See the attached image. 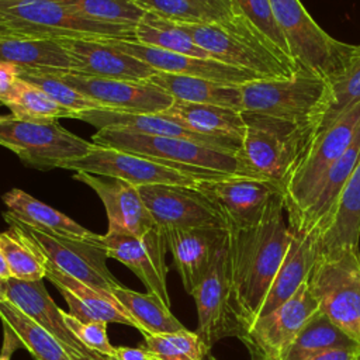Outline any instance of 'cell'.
Listing matches in <instances>:
<instances>
[{"mask_svg":"<svg viewBox=\"0 0 360 360\" xmlns=\"http://www.w3.org/2000/svg\"><path fill=\"white\" fill-rule=\"evenodd\" d=\"M160 114L187 129L214 138L242 142L246 132L242 111L229 107L174 100L172 105Z\"/></svg>","mask_w":360,"mask_h":360,"instance_id":"cell-27","label":"cell"},{"mask_svg":"<svg viewBox=\"0 0 360 360\" xmlns=\"http://www.w3.org/2000/svg\"><path fill=\"white\" fill-rule=\"evenodd\" d=\"M318 256L319 243L316 238L292 233L285 257L260 304L256 318L271 312L290 300L308 280Z\"/></svg>","mask_w":360,"mask_h":360,"instance_id":"cell-26","label":"cell"},{"mask_svg":"<svg viewBox=\"0 0 360 360\" xmlns=\"http://www.w3.org/2000/svg\"><path fill=\"white\" fill-rule=\"evenodd\" d=\"M356 360H360V352H359V354H357V359Z\"/></svg>","mask_w":360,"mask_h":360,"instance_id":"cell-54","label":"cell"},{"mask_svg":"<svg viewBox=\"0 0 360 360\" xmlns=\"http://www.w3.org/2000/svg\"><path fill=\"white\" fill-rule=\"evenodd\" d=\"M163 235L183 287L191 295L217 260L219 252L228 245L229 229L222 226L165 229Z\"/></svg>","mask_w":360,"mask_h":360,"instance_id":"cell-19","label":"cell"},{"mask_svg":"<svg viewBox=\"0 0 360 360\" xmlns=\"http://www.w3.org/2000/svg\"><path fill=\"white\" fill-rule=\"evenodd\" d=\"M46 278L60 291L65 298L69 314L82 322H115L138 329L134 319L115 300L114 295L101 292L90 285L73 278L72 276L46 263Z\"/></svg>","mask_w":360,"mask_h":360,"instance_id":"cell-25","label":"cell"},{"mask_svg":"<svg viewBox=\"0 0 360 360\" xmlns=\"http://www.w3.org/2000/svg\"><path fill=\"white\" fill-rule=\"evenodd\" d=\"M360 352V347H339L329 352H325L322 354H318L308 360H356L357 354Z\"/></svg>","mask_w":360,"mask_h":360,"instance_id":"cell-45","label":"cell"},{"mask_svg":"<svg viewBox=\"0 0 360 360\" xmlns=\"http://www.w3.org/2000/svg\"><path fill=\"white\" fill-rule=\"evenodd\" d=\"M0 319L35 360H72L62 343L7 300H0Z\"/></svg>","mask_w":360,"mask_h":360,"instance_id":"cell-34","label":"cell"},{"mask_svg":"<svg viewBox=\"0 0 360 360\" xmlns=\"http://www.w3.org/2000/svg\"><path fill=\"white\" fill-rule=\"evenodd\" d=\"M0 62L21 70H73V59L58 39H0Z\"/></svg>","mask_w":360,"mask_h":360,"instance_id":"cell-29","label":"cell"},{"mask_svg":"<svg viewBox=\"0 0 360 360\" xmlns=\"http://www.w3.org/2000/svg\"><path fill=\"white\" fill-rule=\"evenodd\" d=\"M91 142L98 146L159 159L180 169L193 172L205 180L225 176L250 177L236 155L183 138L104 128L98 129L91 136Z\"/></svg>","mask_w":360,"mask_h":360,"instance_id":"cell-4","label":"cell"},{"mask_svg":"<svg viewBox=\"0 0 360 360\" xmlns=\"http://www.w3.org/2000/svg\"><path fill=\"white\" fill-rule=\"evenodd\" d=\"M197 188L219 208L229 229L256 225L270 200L281 194V188L274 183L240 176L202 180Z\"/></svg>","mask_w":360,"mask_h":360,"instance_id":"cell-18","label":"cell"},{"mask_svg":"<svg viewBox=\"0 0 360 360\" xmlns=\"http://www.w3.org/2000/svg\"><path fill=\"white\" fill-rule=\"evenodd\" d=\"M284 212L281 194H277L256 225L229 229L231 285L242 329L256 318L288 250L292 233Z\"/></svg>","mask_w":360,"mask_h":360,"instance_id":"cell-1","label":"cell"},{"mask_svg":"<svg viewBox=\"0 0 360 360\" xmlns=\"http://www.w3.org/2000/svg\"><path fill=\"white\" fill-rule=\"evenodd\" d=\"M138 190L162 231L198 226L228 228L219 208L195 187L149 184L139 186Z\"/></svg>","mask_w":360,"mask_h":360,"instance_id":"cell-15","label":"cell"},{"mask_svg":"<svg viewBox=\"0 0 360 360\" xmlns=\"http://www.w3.org/2000/svg\"><path fill=\"white\" fill-rule=\"evenodd\" d=\"M8 38H25L17 31H14L1 17H0V39H8Z\"/></svg>","mask_w":360,"mask_h":360,"instance_id":"cell-48","label":"cell"},{"mask_svg":"<svg viewBox=\"0 0 360 360\" xmlns=\"http://www.w3.org/2000/svg\"><path fill=\"white\" fill-rule=\"evenodd\" d=\"M239 93L242 112L311 125L314 132L330 101L329 82L302 69L287 79L248 82Z\"/></svg>","mask_w":360,"mask_h":360,"instance_id":"cell-3","label":"cell"},{"mask_svg":"<svg viewBox=\"0 0 360 360\" xmlns=\"http://www.w3.org/2000/svg\"><path fill=\"white\" fill-rule=\"evenodd\" d=\"M360 128V103L333 124L318 131L304 146L281 187V200L291 224L304 210L326 170L353 142Z\"/></svg>","mask_w":360,"mask_h":360,"instance_id":"cell-7","label":"cell"},{"mask_svg":"<svg viewBox=\"0 0 360 360\" xmlns=\"http://www.w3.org/2000/svg\"><path fill=\"white\" fill-rule=\"evenodd\" d=\"M62 169L115 177L136 187L149 184H170L197 188L198 183L205 180L193 172L180 169L159 159L98 145H96L86 156L66 163Z\"/></svg>","mask_w":360,"mask_h":360,"instance_id":"cell-11","label":"cell"},{"mask_svg":"<svg viewBox=\"0 0 360 360\" xmlns=\"http://www.w3.org/2000/svg\"><path fill=\"white\" fill-rule=\"evenodd\" d=\"M73 179L89 186L101 200L108 219V231L143 236L159 228L148 211L136 186L115 179L86 172H75Z\"/></svg>","mask_w":360,"mask_h":360,"instance_id":"cell-20","label":"cell"},{"mask_svg":"<svg viewBox=\"0 0 360 360\" xmlns=\"http://www.w3.org/2000/svg\"><path fill=\"white\" fill-rule=\"evenodd\" d=\"M3 218L7 224H14L24 231L38 245L48 262L63 273L105 294H111L112 288L120 285V281L108 270L105 262L108 256L91 240V236L84 240L63 238L31 228L8 212H4Z\"/></svg>","mask_w":360,"mask_h":360,"instance_id":"cell-12","label":"cell"},{"mask_svg":"<svg viewBox=\"0 0 360 360\" xmlns=\"http://www.w3.org/2000/svg\"><path fill=\"white\" fill-rule=\"evenodd\" d=\"M208 360H215L214 357H211V356H208Z\"/></svg>","mask_w":360,"mask_h":360,"instance_id":"cell-53","label":"cell"},{"mask_svg":"<svg viewBox=\"0 0 360 360\" xmlns=\"http://www.w3.org/2000/svg\"><path fill=\"white\" fill-rule=\"evenodd\" d=\"M10 278H13L10 266H8V263H7L6 256H4L3 252L0 250V281H6V280H10Z\"/></svg>","mask_w":360,"mask_h":360,"instance_id":"cell-49","label":"cell"},{"mask_svg":"<svg viewBox=\"0 0 360 360\" xmlns=\"http://www.w3.org/2000/svg\"><path fill=\"white\" fill-rule=\"evenodd\" d=\"M354 346L357 345L318 309L300 329L281 360H308L333 349Z\"/></svg>","mask_w":360,"mask_h":360,"instance_id":"cell-33","label":"cell"},{"mask_svg":"<svg viewBox=\"0 0 360 360\" xmlns=\"http://www.w3.org/2000/svg\"><path fill=\"white\" fill-rule=\"evenodd\" d=\"M73 59V70L80 75L104 79L148 82L158 73L148 63L117 49L107 41L58 39Z\"/></svg>","mask_w":360,"mask_h":360,"instance_id":"cell-23","label":"cell"},{"mask_svg":"<svg viewBox=\"0 0 360 360\" xmlns=\"http://www.w3.org/2000/svg\"><path fill=\"white\" fill-rule=\"evenodd\" d=\"M246 132L236 158L248 174L283 187L314 128L260 114L242 112Z\"/></svg>","mask_w":360,"mask_h":360,"instance_id":"cell-5","label":"cell"},{"mask_svg":"<svg viewBox=\"0 0 360 360\" xmlns=\"http://www.w3.org/2000/svg\"><path fill=\"white\" fill-rule=\"evenodd\" d=\"M68 8L94 21L132 25L142 20L146 10L141 8L131 0H53Z\"/></svg>","mask_w":360,"mask_h":360,"instance_id":"cell-40","label":"cell"},{"mask_svg":"<svg viewBox=\"0 0 360 360\" xmlns=\"http://www.w3.org/2000/svg\"><path fill=\"white\" fill-rule=\"evenodd\" d=\"M142 349L150 360H205L210 349L197 332L180 329L177 332L143 336Z\"/></svg>","mask_w":360,"mask_h":360,"instance_id":"cell-39","label":"cell"},{"mask_svg":"<svg viewBox=\"0 0 360 360\" xmlns=\"http://www.w3.org/2000/svg\"><path fill=\"white\" fill-rule=\"evenodd\" d=\"M0 17L32 39L135 41V27L94 21L53 0H0Z\"/></svg>","mask_w":360,"mask_h":360,"instance_id":"cell-6","label":"cell"},{"mask_svg":"<svg viewBox=\"0 0 360 360\" xmlns=\"http://www.w3.org/2000/svg\"><path fill=\"white\" fill-rule=\"evenodd\" d=\"M104 360H150L142 347H115L114 356L104 357Z\"/></svg>","mask_w":360,"mask_h":360,"instance_id":"cell-46","label":"cell"},{"mask_svg":"<svg viewBox=\"0 0 360 360\" xmlns=\"http://www.w3.org/2000/svg\"><path fill=\"white\" fill-rule=\"evenodd\" d=\"M68 353L72 360H104V357H105V356H103L100 359H94V357H90V356H86V354H82L77 352H68Z\"/></svg>","mask_w":360,"mask_h":360,"instance_id":"cell-50","label":"cell"},{"mask_svg":"<svg viewBox=\"0 0 360 360\" xmlns=\"http://www.w3.org/2000/svg\"><path fill=\"white\" fill-rule=\"evenodd\" d=\"M329 86L330 101L314 134L325 129L360 103V45H354L342 70L329 80Z\"/></svg>","mask_w":360,"mask_h":360,"instance_id":"cell-38","label":"cell"},{"mask_svg":"<svg viewBox=\"0 0 360 360\" xmlns=\"http://www.w3.org/2000/svg\"><path fill=\"white\" fill-rule=\"evenodd\" d=\"M91 240L96 242L108 257L129 267L143 283L148 292L156 294L170 308V297L166 284L167 266L165 260L167 246L160 228H155L143 236L114 232L104 235L93 233Z\"/></svg>","mask_w":360,"mask_h":360,"instance_id":"cell-16","label":"cell"},{"mask_svg":"<svg viewBox=\"0 0 360 360\" xmlns=\"http://www.w3.org/2000/svg\"><path fill=\"white\" fill-rule=\"evenodd\" d=\"M8 225L7 231L0 232V250L7 259L13 278L24 281L44 280L48 259L24 231L14 224Z\"/></svg>","mask_w":360,"mask_h":360,"instance_id":"cell-35","label":"cell"},{"mask_svg":"<svg viewBox=\"0 0 360 360\" xmlns=\"http://www.w3.org/2000/svg\"><path fill=\"white\" fill-rule=\"evenodd\" d=\"M117 49L148 63L158 72L201 77L211 82H217L228 86H240L248 82L263 79L256 73L243 70L215 59L193 58L149 45L139 44L136 41H121V39H104Z\"/></svg>","mask_w":360,"mask_h":360,"instance_id":"cell-21","label":"cell"},{"mask_svg":"<svg viewBox=\"0 0 360 360\" xmlns=\"http://www.w3.org/2000/svg\"><path fill=\"white\" fill-rule=\"evenodd\" d=\"M73 118L84 121L96 127L97 129L112 128V129H124L132 131L146 135H158V136H172V138H183L187 141H193L201 143L204 146H210L226 153L236 155L240 149V141L233 139H221L208 135H202L181 127L173 120L165 117L160 112L156 114H135V112H122L112 110H89L76 112Z\"/></svg>","mask_w":360,"mask_h":360,"instance_id":"cell-22","label":"cell"},{"mask_svg":"<svg viewBox=\"0 0 360 360\" xmlns=\"http://www.w3.org/2000/svg\"><path fill=\"white\" fill-rule=\"evenodd\" d=\"M318 309L307 280L283 305L246 325L238 339L249 349L252 360H281L300 329Z\"/></svg>","mask_w":360,"mask_h":360,"instance_id":"cell-13","label":"cell"},{"mask_svg":"<svg viewBox=\"0 0 360 360\" xmlns=\"http://www.w3.org/2000/svg\"><path fill=\"white\" fill-rule=\"evenodd\" d=\"M18 77L41 89L58 104L72 111L73 115L76 112L89 111V110H104V107L100 103L76 91L75 89H72L70 86H68L66 83H63L60 79H58L55 75L49 72L21 70Z\"/></svg>","mask_w":360,"mask_h":360,"instance_id":"cell-42","label":"cell"},{"mask_svg":"<svg viewBox=\"0 0 360 360\" xmlns=\"http://www.w3.org/2000/svg\"><path fill=\"white\" fill-rule=\"evenodd\" d=\"M233 6L285 55H290L288 45L274 18L270 0H231ZM295 62V60H294Z\"/></svg>","mask_w":360,"mask_h":360,"instance_id":"cell-43","label":"cell"},{"mask_svg":"<svg viewBox=\"0 0 360 360\" xmlns=\"http://www.w3.org/2000/svg\"><path fill=\"white\" fill-rule=\"evenodd\" d=\"M83 96L100 103L104 110L156 114L167 110L174 98L149 82H131L80 75L72 70H49Z\"/></svg>","mask_w":360,"mask_h":360,"instance_id":"cell-17","label":"cell"},{"mask_svg":"<svg viewBox=\"0 0 360 360\" xmlns=\"http://www.w3.org/2000/svg\"><path fill=\"white\" fill-rule=\"evenodd\" d=\"M318 243L321 253L360 249V159L343 188L335 221Z\"/></svg>","mask_w":360,"mask_h":360,"instance_id":"cell-31","label":"cell"},{"mask_svg":"<svg viewBox=\"0 0 360 360\" xmlns=\"http://www.w3.org/2000/svg\"><path fill=\"white\" fill-rule=\"evenodd\" d=\"M63 321L70 333L89 350L96 352L101 356H114L115 347L110 343L107 336L105 322H82L72 316L69 312H63Z\"/></svg>","mask_w":360,"mask_h":360,"instance_id":"cell-44","label":"cell"},{"mask_svg":"<svg viewBox=\"0 0 360 360\" xmlns=\"http://www.w3.org/2000/svg\"><path fill=\"white\" fill-rule=\"evenodd\" d=\"M195 1H200V3H204L207 6H211V7L219 10L222 13H225V14H229V15L239 13V10L233 6V3L231 0H195Z\"/></svg>","mask_w":360,"mask_h":360,"instance_id":"cell-47","label":"cell"},{"mask_svg":"<svg viewBox=\"0 0 360 360\" xmlns=\"http://www.w3.org/2000/svg\"><path fill=\"white\" fill-rule=\"evenodd\" d=\"M3 105L10 108L14 118L22 121L52 122L59 118H73L72 111L20 77L14 82Z\"/></svg>","mask_w":360,"mask_h":360,"instance_id":"cell-37","label":"cell"},{"mask_svg":"<svg viewBox=\"0 0 360 360\" xmlns=\"http://www.w3.org/2000/svg\"><path fill=\"white\" fill-rule=\"evenodd\" d=\"M270 4L298 68L332 80L345 66L354 45L330 37L300 0H270Z\"/></svg>","mask_w":360,"mask_h":360,"instance_id":"cell-9","label":"cell"},{"mask_svg":"<svg viewBox=\"0 0 360 360\" xmlns=\"http://www.w3.org/2000/svg\"><path fill=\"white\" fill-rule=\"evenodd\" d=\"M3 202L13 218L38 231L79 240L89 239L93 233L68 215L20 188H11L3 194Z\"/></svg>","mask_w":360,"mask_h":360,"instance_id":"cell-28","label":"cell"},{"mask_svg":"<svg viewBox=\"0 0 360 360\" xmlns=\"http://www.w3.org/2000/svg\"><path fill=\"white\" fill-rule=\"evenodd\" d=\"M191 295L197 305V335L208 349L222 338H239L242 328L233 305L229 273V242L219 252L217 260Z\"/></svg>","mask_w":360,"mask_h":360,"instance_id":"cell-14","label":"cell"},{"mask_svg":"<svg viewBox=\"0 0 360 360\" xmlns=\"http://www.w3.org/2000/svg\"><path fill=\"white\" fill-rule=\"evenodd\" d=\"M8 93H10V90L6 89L3 84H0V104L4 103V100H6L7 96H8Z\"/></svg>","mask_w":360,"mask_h":360,"instance_id":"cell-51","label":"cell"},{"mask_svg":"<svg viewBox=\"0 0 360 360\" xmlns=\"http://www.w3.org/2000/svg\"><path fill=\"white\" fill-rule=\"evenodd\" d=\"M148 82L166 91L174 100L229 107L240 111L239 86H228L201 77L163 72H158Z\"/></svg>","mask_w":360,"mask_h":360,"instance_id":"cell-30","label":"cell"},{"mask_svg":"<svg viewBox=\"0 0 360 360\" xmlns=\"http://www.w3.org/2000/svg\"><path fill=\"white\" fill-rule=\"evenodd\" d=\"M141 8L179 22H222L233 17L195 0H131ZM238 14V13H236Z\"/></svg>","mask_w":360,"mask_h":360,"instance_id":"cell-41","label":"cell"},{"mask_svg":"<svg viewBox=\"0 0 360 360\" xmlns=\"http://www.w3.org/2000/svg\"><path fill=\"white\" fill-rule=\"evenodd\" d=\"M111 294L134 319L143 336L184 329L170 308L153 292H138L120 284L112 288Z\"/></svg>","mask_w":360,"mask_h":360,"instance_id":"cell-32","label":"cell"},{"mask_svg":"<svg viewBox=\"0 0 360 360\" xmlns=\"http://www.w3.org/2000/svg\"><path fill=\"white\" fill-rule=\"evenodd\" d=\"M0 283L4 300L10 301L37 325L56 338L66 349V352H77L94 359L103 357L101 354L86 349L70 333L63 321V311L59 309L53 300L49 297L42 280L24 281L18 278H10Z\"/></svg>","mask_w":360,"mask_h":360,"instance_id":"cell-24","label":"cell"},{"mask_svg":"<svg viewBox=\"0 0 360 360\" xmlns=\"http://www.w3.org/2000/svg\"><path fill=\"white\" fill-rule=\"evenodd\" d=\"M0 300H4V294H3V288H1V283H0Z\"/></svg>","mask_w":360,"mask_h":360,"instance_id":"cell-52","label":"cell"},{"mask_svg":"<svg viewBox=\"0 0 360 360\" xmlns=\"http://www.w3.org/2000/svg\"><path fill=\"white\" fill-rule=\"evenodd\" d=\"M174 22L212 59L222 63L249 70L263 79H287L300 70L294 59L240 11L222 22Z\"/></svg>","mask_w":360,"mask_h":360,"instance_id":"cell-2","label":"cell"},{"mask_svg":"<svg viewBox=\"0 0 360 360\" xmlns=\"http://www.w3.org/2000/svg\"><path fill=\"white\" fill-rule=\"evenodd\" d=\"M135 41L153 48L193 56L212 59L207 51L200 48L191 37L174 21L146 11L135 27Z\"/></svg>","mask_w":360,"mask_h":360,"instance_id":"cell-36","label":"cell"},{"mask_svg":"<svg viewBox=\"0 0 360 360\" xmlns=\"http://www.w3.org/2000/svg\"><path fill=\"white\" fill-rule=\"evenodd\" d=\"M0 145L37 169L63 167L86 156L96 145L63 128L58 121L31 122L0 115Z\"/></svg>","mask_w":360,"mask_h":360,"instance_id":"cell-10","label":"cell"},{"mask_svg":"<svg viewBox=\"0 0 360 360\" xmlns=\"http://www.w3.org/2000/svg\"><path fill=\"white\" fill-rule=\"evenodd\" d=\"M308 287L319 309L360 347V249L319 252Z\"/></svg>","mask_w":360,"mask_h":360,"instance_id":"cell-8","label":"cell"}]
</instances>
